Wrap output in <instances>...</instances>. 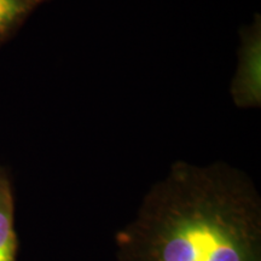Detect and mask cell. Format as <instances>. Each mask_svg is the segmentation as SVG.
Returning <instances> with one entry per match:
<instances>
[{
  "mask_svg": "<svg viewBox=\"0 0 261 261\" xmlns=\"http://www.w3.org/2000/svg\"><path fill=\"white\" fill-rule=\"evenodd\" d=\"M17 254L14 187L9 171L0 166V261H17Z\"/></svg>",
  "mask_w": 261,
  "mask_h": 261,
  "instance_id": "obj_3",
  "label": "cell"
},
{
  "mask_svg": "<svg viewBox=\"0 0 261 261\" xmlns=\"http://www.w3.org/2000/svg\"><path fill=\"white\" fill-rule=\"evenodd\" d=\"M116 261H261V197L226 162H174L115 236Z\"/></svg>",
  "mask_w": 261,
  "mask_h": 261,
  "instance_id": "obj_1",
  "label": "cell"
},
{
  "mask_svg": "<svg viewBox=\"0 0 261 261\" xmlns=\"http://www.w3.org/2000/svg\"><path fill=\"white\" fill-rule=\"evenodd\" d=\"M33 6L31 0H0V46L14 35Z\"/></svg>",
  "mask_w": 261,
  "mask_h": 261,
  "instance_id": "obj_4",
  "label": "cell"
},
{
  "mask_svg": "<svg viewBox=\"0 0 261 261\" xmlns=\"http://www.w3.org/2000/svg\"><path fill=\"white\" fill-rule=\"evenodd\" d=\"M31 2L33 3V4H38V3H41V2H44V0H31Z\"/></svg>",
  "mask_w": 261,
  "mask_h": 261,
  "instance_id": "obj_5",
  "label": "cell"
},
{
  "mask_svg": "<svg viewBox=\"0 0 261 261\" xmlns=\"http://www.w3.org/2000/svg\"><path fill=\"white\" fill-rule=\"evenodd\" d=\"M238 48L236 73L231 83V96L238 108L261 106V22L242 28Z\"/></svg>",
  "mask_w": 261,
  "mask_h": 261,
  "instance_id": "obj_2",
  "label": "cell"
}]
</instances>
